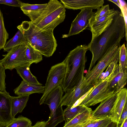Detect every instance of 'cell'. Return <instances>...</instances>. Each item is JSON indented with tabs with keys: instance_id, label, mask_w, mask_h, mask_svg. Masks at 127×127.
I'll return each mask as SVG.
<instances>
[{
	"instance_id": "6da1fadb",
	"label": "cell",
	"mask_w": 127,
	"mask_h": 127,
	"mask_svg": "<svg viewBox=\"0 0 127 127\" xmlns=\"http://www.w3.org/2000/svg\"><path fill=\"white\" fill-rule=\"evenodd\" d=\"M125 32L123 15L121 11L117 10L110 23L98 35L92 37L91 42L87 45L92 57L87 72L108 50L114 46H121L120 42L125 36Z\"/></svg>"
},
{
	"instance_id": "7a4b0ae2",
	"label": "cell",
	"mask_w": 127,
	"mask_h": 127,
	"mask_svg": "<svg viewBox=\"0 0 127 127\" xmlns=\"http://www.w3.org/2000/svg\"><path fill=\"white\" fill-rule=\"evenodd\" d=\"M17 28L23 33L28 44L47 57L51 56L57 46L53 30H42L30 21H25Z\"/></svg>"
},
{
	"instance_id": "3957f363",
	"label": "cell",
	"mask_w": 127,
	"mask_h": 127,
	"mask_svg": "<svg viewBox=\"0 0 127 127\" xmlns=\"http://www.w3.org/2000/svg\"><path fill=\"white\" fill-rule=\"evenodd\" d=\"M88 50L86 45L78 46L70 52L64 59L66 71L61 85L65 93L76 86L84 76L87 60L86 54Z\"/></svg>"
},
{
	"instance_id": "277c9868",
	"label": "cell",
	"mask_w": 127,
	"mask_h": 127,
	"mask_svg": "<svg viewBox=\"0 0 127 127\" xmlns=\"http://www.w3.org/2000/svg\"><path fill=\"white\" fill-rule=\"evenodd\" d=\"M65 11V8L61 2L57 0H50L41 16L35 21L31 22L42 30H54L64 21Z\"/></svg>"
},
{
	"instance_id": "5b68a950",
	"label": "cell",
	"mask_w": 127,
	"mask_h": 127,
	"mask_svg": "<svg viewBox=\"0 0 127 127\" xmlns=\"http://www.w3.org/2000/svg\"><path fill=\"white\" fill-rule=\"evenodd\" d=\"M63 92L62 87L58 86L52 91L46 98L44 104L48 106L50 113L45 127H55L65 120L62 102Z\"/></svg>"
},
{
	"instance_id": "8992f818",
	"label": "cell",
	"mask_w": 127,
	"mask_h": 127,
	"mask_svg": "<svg viewBox=\"0 0 127 127\" xmlns=\"http://www.w3.org/2000/svg\"><path fill=\"white\" fill-rule=\"evenodd\" d=\"M111 81L109 76L104 79H98L94 85L93 89L80 104L87 107L94 106L101 102L115 93H118L109 88V84Z\"/></svg>"
},
{
	"instance_id": "52a82bcc",
	"label": "cell",
	"mask_w": 127,
	"mask_h": 127,
	"mask_svg": "<svg viewBox=\"0 0 127 127\" xmlns=\"http://www.w3.org/2000/svg\"><path fill=\"white\" fill-rule=\"evenodd\" d=\"M120 47H113L98 61L85 76L87 83L94 86L103 71L112 62L119 58Z\"/></svg>"
},
{
	"instance_id": "ba28073f",
	"label": "cell",
	"mask_w": 127,
	"mask_h": 127,
	"mask_svg": "<svg viewBox=\"0 0 127 127\" xmlns=\"http://www.w3.org/2000/svg\"><path fill=\"white\" fill-rule=\"evenodd\" d=\"M66 69L65 60L51 67L44 86V92L39 101L40 105L44 104L46 98L52 90L61 85L65 76Z\"/></svg>"
},
{
	"instance_id": "9c48e42d",
	"label": "cell",
	"mask_w": 127,
	"mask_h": 127,
	"mask_svg": "<svg viewBox=\"0 0 127 127\" xmlns=\"http://www.w3.org/2000/svg\"><path fill=\"white\" fill-rule=\"evenodd\" d=\"M26 45L15 47L10 50L6 54L3 55L4 57L0 61L5 69L11 70L21 66L32 64L28 60L26 57Z\"/></svg>"
},
{
	"instance_id": "30bf717a",
	"label": "cell",
	"mask_w": 127,
	"mask_h": 127,
	"mask_svg": "<svg viewBox=\"0 0 127 127\" xmlns=\"http://www.w3.org/2000/svg\"><path fill=\"white\" fill-rule=\"evenodd\" d=\"M93 87V85L87 83L85 76H83L76 86L63 96L62 106H66L67 108H71L81 97L91 91Z\"/></svg>"
},
{
	"instance_id": "8fae6325",
	"label": "cell",
	"mask_w": 127,
	"mask_h": 127,
	"mask_svg": "<svg viewBox=\"0 0 127 127\" xmlns=\"http://www.w3.org/2000/svg\"><path fill=\"white\" fill-rule=\"evenodd\" d=\"M92 8H87L82 9L71 23L67 34L63 35V38L79 34L89 26V20L94 15Z\"/></svg>"
},
{
	"instance_id": "7c38bea8",
	"label": "cell",
	"mask_w": 127,
	"mask_h": 127,
	"mask_svg": "<svg viewBox=\"0 0 127 127\" xmlns=\"http://www.w3.org/2000/svg\"><path fill=\"white\" fill-rule=\"evenodd\" d=\"M11 96L6 90L0 92V126L3 127L14 119L11 112Z\"/></svg>"
},
{
	"instance_id": "4fadbf2b",
	"label": "cell",
	"mask_w": 127,
	"mask_h": 127,
	"mask_svg": "<svg viewBox=\"0 0 127 127\" xmlns=\"http://www.w3.org/2000/svg\"><path fill=\"white\" fill-rule=\"evenodd\" d=\"M118 93H115L101 102L97 107L94 110L92 111V117L95 119L111 118Z\"/></svg>"
},
{
	"instance_id": "5bb4252c",
	"label": "cell",
	"mask_w": 127,
	"mask_h": 127,
	"mask_svg": "<svg viewBox=\"0 0 127 127\" xmlns=\"http://www.w3.org/2000/svg\"><path fill=\"white\" fill-rule=\"evenodd\" d=\"M65 8L74 10L89 8L98 9L103 5L104 0H61Z\"/></svg>"
},
{
	"instance_id": "9a60e30c",
	"label": "cell",
	"mask_w": 127,
	"mask_h": 127,
	"mask_svg": "<svg viewBox=\"0 0 127 127\" xmlns=\"http://www.w3.org/2000/svg\"><path fill=\"white\" fill-rule=\"evenodd\" d=\"M127 103V90L126 88H123L117 93V97L112 109L111 117L113 121L118 124L122 111Z\"/></svg>"
},
{
	"instance_id": "2e32d148",
	"label": "cell",
	"mask_w": 127,
	"mask_h": 127,
	"mask_svg": "<svg viewBox=\"0 0 127 127\" xmlns=\"http://www.w3.org/2000/svg\"><path fill=\"white\" fill-rule=\"evenodd\" d=\"M116 11L114 8L110 9L108 13L94 22L89 27L92 37L98 35L110 23Z\"/></svg>"
},
{
	"instance_id": "e0dca14e",
	"label": "cell",
	"mask_w": 127,
	"mask_h": 127,
	"mask_svg": "<svg viewBox=\"0 0 127 127\" xmlns=\"http://www.w3.org/2000/svg\"><path fill=\"white\" fill-rule=\"evenodd\" d=\"M47 6V3L32 4L23 2L20 8L23 13L29 17L32 22L41 16Z\"/></svg>"
},
{
	"instance_id": "ac0fdd59",
	"label": "cell",
	"mask_w": 127,
	"mask_h": 127,
	"mask_svg": "<svg viewBox=\"0 0 127 127\" xmlns=\"http://www.w3.org/2000/svg\"><path fill=\"white\" fill-rule=\"evenodd\" d=\"M45 86L42 85L30 84L22 81L14 91L15 94L20 96L30 95L35 93L43 94Z\"/></svg>"
},
{
	"instance_id": "d6986e66",
	"label": "cell",
	"mask_w": 127,
	"mask_h": 127,
	"mask_svg": "<svg viewBox=\"0 0 127 127\" xmlns=\"http://www.w3.org/2000/svg\"><path fill=\"white\" fill-rule=\"evenodd\" d=\"M29 95L11 96V112L14 118L18 113L22 112L26 105Z\"/></svg>"
},
{
	"instance_id": "ffe728a7",
	"label": "cell",
	"mask_w": 127,
	"mask_h": 127,
	"mask_svg": "<svg viewBox=\"0 0 127 127\" xmlns=\"http://www.w3.org/2000/svg\"><path fill=\"white\" fill-rule=\"evenodd\" d=\"M31 64L21 66L15 68L17 73L25 82L30 84L42 85L37 80L36 78L31 72L30 67Z\"/></svg>"
},
{
	"instance_id": "44dd1931",
	"label": "cell",
	"mask_w": 127,
	"mask_h": 127,
	"mask_svg": "<svg viewBox=\"0 0 127 127\" xmlns=\"http://www.w3.org/2000/svg\"><path fill=\"white\" fill-rule=\"evenodd\" d=\"M127 79V71H120L119 68L114 77L109 83V88L115 92H118L126 85Z\"/></svg>"
},
{
	"instance_id": "7402d4cb",
	"label": "cell",
	"mask_w": 127,
	"mask_h": 127,
	"mask_svg": "<svg viewBox=\"0 0 127 127\" xmlns=\"http://www.w3.org/2000/svg\"><path fill=\"white\" fill-rule=\"evenodd\" d=\"M27 41L22 32L19 30L14 36L6 42L3 48V51L8 52L13 48L21 45H26Z\"/></svg>"
},
{
	"instance_id": "603a6c76",
	"label": "cell",
	"mask_w": 127,
	"mask_h": 127,
	"mask_svg": "<svg viewBox=\"0 0 127 127\" xmlns=\"http://www.w3.org/2000/svg\"><path fill=\"white\" fill-rule=\"evenodd\" d=\"M92 110L88 107L84 112L77 116L67 122H65L63 127H71L84 123L92 117Z\"/></svg>"
},
{
	"instance_id": "cb8c5ba5",
	"label": "cell",
	"mask_w": 127,
	"mask_h": 127,
	"mask_svg": "<svg viewBox=\"0 0 127 127\" xmlns=\"http://www.w3.org/2000/svg\"><path fill=\"white\" fill-rule=\"evenodd\" d=\"M88 107L81 104H79L71 108H66L64 110L65 122H68L74 118L85 111Z\"/></svg>"
},
{
	"instance_id": "d4e9b609",
	"label": "cell",
	"mask_w": 127,
	"mask_h": 127,
	"mask_svg": "<svg viewBox=\"0 0 127 127\" xmlns=\"http://www.w3.org/2000/svg\"><path fill=\"white\" fill-rule=\"evenodd\" d=\"M25 55L28 60L32 64H37L42 60V55L28 44L26 45Z\"/></svg>"
},
{
	"instance_id": "484cf974",
	"label": "cell",
	"mask_w": 127,
	"mask_h": 127,
	"mask_svg": "<svg viewBox=\"0 0 127 127\" xmlns=\"http://www.w3.org/2000/svg\"><path fill=\"white\" fill-rule=\"evenodd\" d=\"M32 122L29 119L22 116H19L4 127H31Z\"/></svg>"
},
{
	"instance_id": "4316f807",
	"label": "cell",
	"mask_w": 127,
	"mask_h": 127,
	"mask_svg": "<svg viewBox=\"0 0 127 127\" xmlns=\"http://www.w3.org/2000/svg\"><path fill=\"white\" fill-rule=\"evenodd\" d=\"M119 62L118 66L120 71L122 72L127 71V50L124 44L120 47Z\"/></svg>"
},
{
	"instance_id": "83f0119b",
	"label": "cell",
	"mask_w": 127,
	"mask_h": 127,
	"mask_svg": "<svg viewBox=\"0 0 127 127\" xmlns=\"http://www.w3.org/2000/svg\"><path fill=\"white\" fill-rule=\"evenodd\" d=\"M9 35L5 27L3 17L0 8V50L3 49Z\"/></svg>"
},
{
	"instance_id": "f1b7e54d",
	"label": "cell",
	"mask_w": 127,
	"mask_h": 127,
	"mask_svg": "<svg viewBox=\"0 0 127 127\" xmlns=\"http://www.w3.org/2000/svg\"><path fill=\"white\" fill-rule=\"evenodd\" d=\"M110 10L109 4L103 5L98 9L94 16L89 20V27L91 26L94 22L108 13Z\"/></svg>"
},
{
	"instance_id": "f546056e",
	"label": "cell",
	"mask_w": 127,
	"mask_h": 127,
	"mask_svg": "<svg viewBox=\"0 0 127 127\" xmlns=\"http://www.w3.org/2000/svg\"><path fill=\"white\" fill-rule=\"evenodd\" d=\"M113 121L111 118L95 119L92 120L89 123L83 127H98Z\"/></svg>"
},
{
	"instance_id": "4dcf8cb0",
	"label": "cell",
	"mask_w": 127,
	"mask_h": 127,
	"mask_svg": "<svg viewBox=\"0 0 127 127\" xmlns=\"http://www.w3.org/2000/svg\"><path fill=\"white\" fill-rule=\"evenodd\" d=\"M119 60V57L111 63L107 67V68L105 72L102 73L100 75H102V76L99 77L98 79H104L112 73L118 66Z\"/></svg>"
},
{
	"instance_id": "1f68e13d",
	"label": "cell",
	"mask_w": 127,
	"mask_h": 127,
	"mask_svg": "<svg viewBox=\"0 0 127 127\" xmlns=\"http://www.w3.org/2000/svg\"><path fill=\"white\" fill-rule=\"evenodd\" d=\"M5 69L0 61V91L4 92L6 90V84L5 79L6 75Z\"/></svg>"
},
{
	"instance_id": "d6a6232c",
	"label": "cell",
	"mask_w": 127,
	"mask_h": 127,
	"mask_svg": "<svg viewBox=\"0 0 127 127\" xmlns=\"http://www.w3.org/2000/svg\"><path fill=\"white\" fill-rule=\"evenodd\" d=\"M121 6V10L124 17L125 23L126 32L125 37L127 38V4L124 0H119Z\"/></svg>"
},
{
	"instance_id": "836d02e7",
	"label": "cell",
	"mask_w": 127,
	"mask_h": 127,
	"mask_svg": "<svg viewBox=\"0 0 127 127\" xmlns=\"http://www.w3.org/2000/svg\"><path fill=\"white\" fill-rule=\"evenodd\" d=\"M23 3L21 1L18 0H0V4L20 8Z\"/></svg>"
},
{
	"instance_id": "e575fe53",
	"label": "cell",
	"mask_w": 127,
	"mask_h": 127,
	"mask_svg": "<svg viewBox=\"0 0 127 127\" xmlns=\"http://www.w3.org/2000/svg\"><path fill=\"white\" fill-rule=\"evenodd\" d=\"M127 103L125 104L122 113L120 116V118L119 122L118 124H122L125 120L127 119Z\"/></svg>"
},
{
	"instance_id": "d590c367",
	"label": "cell",
	"mask_w": 127,
	"mask_h": 127,
	"mask_svg": "<svg viewBox=\"0 0 127 127\" xmlns=\"http://www.w3.org/2000/svg\"><path fill=\"white\" fill-rule=\"evenodd\" d=\"M93 119V118L91 117V118H90L87 121L81 124H78L76 125L71 127H83L89 123Z\"/></svg>"
},
{
	"instance_id": "8d00e7d4",
	"label": "cell",
	"mask_w": 127,
	"mask_h": 127,
	"mask_svg": "<svg viewBox=\"0 0 127 127\" xmlns=\"http://www.w3.org/2000/svg\"><path fill=\"white\" fill-rule=\"evenodd\" d=\"M46 124V122L44 121L37 122L34 125L35 127H45Z\"/></svg>"
},
{
	"instance_id": "74e56055",
	"label": "cell",
	"mask_w": 127,
	"mask_h": 127,
	"mask_svg": "<svg viewBox=\"0 0 127 127\" xmlns=\"http://www.w3.org/2000/svg\"><path fill=\"white\" fill-rule=\"evenodd\" d=\"M107 127H118V124L116 122L112 121L108 124Z\"/></svg>"
},
{
	"instance_id": "f35d334b",
	"label": "cell",
	"mask_w": 127,
	"mask_h": 127,
	"mask_svg": "<svg viewBox=\"0 0 127 127\" xmlns=\"http://www.w3.org/2000/svg\"><path fill=\"white\" fill-rule=\"evenodd\" d=\"M108 1H111L113 2L116 5L118 6L119 8L121 9V7L120 4L119 0H108Z\"/></svg>"
},
{
	"instance_id": "ab89813d",
	"label": "cell",
	"mask_w": 127,
	"mask_h": 127,
	"mask_svg": "<svg viewBox=\"0 0 127 127\" xmlns=\"http://www.w3.org/2000/svg\"><path fill=\"white\" fill-rule=\"evenodd\" d=\"M120 127H127V118L125 120L122 124L120 126Z\"/></svg>"
},
{
	"instance_id": "60d3db41",
	"label": "cell",
	"mask_w": 127,
	"mask_h": 127,
	"mask_svg": "<svg viewBox=\"0 0 127 127\" xmlns=\"http://www.w3.org/2000/svg\"><path fill=\"white\" fill-rule=\"evenodd\" d=\"M111 122L107 123L106 124L101 125L98 127H107L108 124Z\"/></svg>"
},
{
	"instance_id": "b9f144b4",
	"label": "cell",
	"mask_w": 127,
	"mask_h": 127,
	"mask_svg": "<svg viewBox=\"0 0 127 127\" xmlns=\"http://www.w3.org/2000/svg\"><path fill=\"white\" fill-rule=\"evenodd\" d=\"M31 127H35V126L34 125L33 126H31Z\"/></svg>"
},
{
	"instance_id": "7bdbcfd3",
	"label": "cell",
	"mask_w": 127,
	"mask_h": 127,
	"mask_svg": "<svg viewBox=\"0 0 127 127\" xmlns=\"http://www.w3.org/2000/svg\"><path fill=\"white\" fill-rule=\"evenodd\" d=\"M0 127H3L2 126H0Z\"/></svg>"
},
{
	"instance_id": "ee69618b",
	"label": "cell",
	"mask_w": 127,
	"mask_h": 127,
	"mask_svg": "<svg viewBox=\"0 0 127 127\" xmlns=\"http://www.w3.org/2000/svg\"></svg>"
}]
</instances>
